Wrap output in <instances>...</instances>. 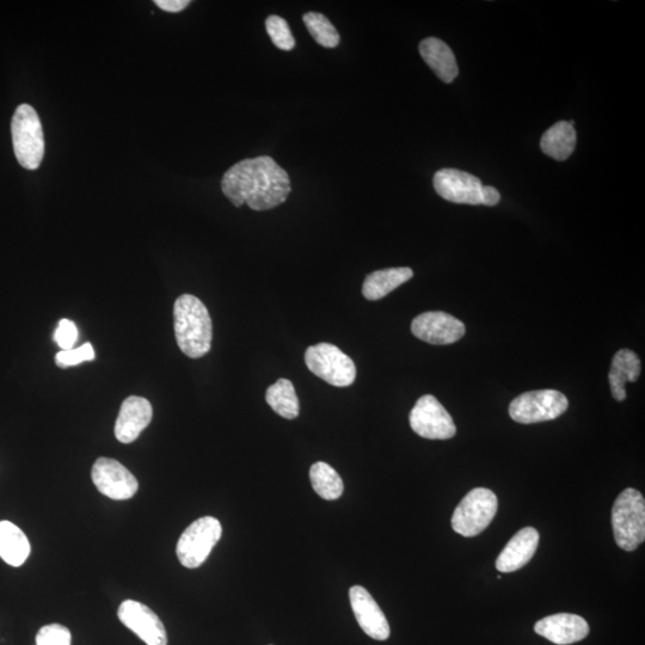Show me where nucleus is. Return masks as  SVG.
<instances>
[{"instance_id": "f8f14e48", "label": "nucleus", "mask_w": 645, "mask_h": 645, "mask_svg": "<svg viewBox=\"0 0 645 645\" xmlns=\"http://www.w3.org/2000/svg\"><path fill=\"white\" fill-rule=\"evenodd\" d=\"M120 622L147 645H168V635L157 614L139 601L125 600L119 607Z\"/></svg>"}, {"instance_id": "1a4fd4ad", "label": "nucleus", "mask_w": 645, "mask_h": 645, "mask_svg": "<svg viewBox=\"0 0 645 645\" xmlns=\"http://www.w3.org/2000/svg\"><path fill=\"white\" fill-rule=\"evenodd\" d=\"M411 429L421 438L429 440L452 439L457 433L452 417L432 395L422 396L411 410Z\"/></svg>"}, {"instance_id": "412c9836", "label": "nucleus", "mask_w": 645, "mask_h": 645, "mask_svg": "<svg viewBox=\"0 0 645 645\" xmlns=\"http://www.w3.org/2000/svg\"><path fill=\"white\" fill-rule=\"evenodd\" d=\"M574 121H559L546 131L540 140L545 155L558 162L567 161L576 146Z\"/></svg>"}, {"instance_id": "ddd939ff", "label": "nucleus", "mask_w": 645, "mask_h": 645, "mask_svg": "<svg viewBox=\"0 0 645 645\" xmlns=\"http://www.w3.org/2000/svg\"><path fill=\"white\" fill-rule=\"evenodd\" d=\"M411 333L417 339L436 346H445L462 340L466 328L462 321L446 312H425L411 323Z\"/></svg>"}, {"instance_id": "6ab92c4d", "label": "nucleus", "mask_w": 645, "mask_h": 645, "mask_svg": "<svg viewBox=\"0 0 645 645\" xmlns=\"http://www.w3.org/2000/svg\"><path fill=\"white\" fill-rule=\"evenodd\" d=\"M420 54L426 64L444 83H452L459 70L452 49L444 41L428 38L420 43Z\"/></svg>"}, {"instance_id": "423d86ee", "label": "nucleus", "mask_w": 645, "mask_h": 645, "mask_svg": "<svg viewBox=\"0 0 645 645\" xmlns=\"http://www.w3.org/2000/svg\"><path fill=\"white\" fill-rule=\"evenodd\" d=\"M305 364L318 378L336 387H347L355 382L354 361L331 343H318L307 348Z\"/></svg>"}, {"instance_id": "20e7f679", "label": "nucleus", "mask_w": 645, "mask_h": 645, "mask_svg": "<svg viewBox=\"0 0 645 645\" xmlns=\"http://www.w3.org/2000/svg\"><path fill=\"white\" fill-rule=\"evenodd\" d=\"M12 144L21 167L27 170L39 169L45 156V137L41 120L29 104L16 109L11 122Z\"/></svg>"}, {"instance_id": "5701e85b", "label": "nucleus", "mask_w": 645, "mask_h": 645, "mask_svg": "<svg viewBox=\"0 0 645 645\" xmlns=\"http://www.w3.org/2000/svg\"><path fill=\"white\" fill-rule=\"evenodd\" d=\"M266 401L276 414L287 420L297 419L300 403L294 385L288 379H279L268 387Z\"/></svg>"}, {"instance_id": "7ed1b4c3", "label": "nucleus", "mask_w": 645, "mask_h": 645, "mask_svg": "<svg viewBox=\"0 0 645 645\" xmlns=\"http://www.w3.org/2000/svg\"><path fill=\"white\" fill-rule=\"evenodd\" d=\"M614 539L620 549L635 551L645 540V501L640 491L620 493L612 509Z\"/></svg>"}, {"instance_id": "9b49d317", "label": "nucleus", "mask_w": 645, "mask_h": 645, "mask_svg": "<svg viewBox=\"0 0 645 645\" xmlns=\"http://www.w3.org/2000/svg\"><path fill=\"white\" fill-rule=\"evenodd\" d=\"M434 188L442 199L463 205H484V186L478 177L456 169H442L434 176Z\"/></svg>"}, {"instance_id": "f03ea898", "label": "nucleus", "mask_w": 645, "mask_h": 645, "mask_svg": "<svg viewBox=\"0 0 645 645\" xmlns=\"http://www.w3.org/2000/svg\"><path fill=\"white\" fill-rule=\"evenodd\" d=\"M175 336L178 347L190 359H199L210 352L213 325L210 312L199 298L183 294L174 306Z\"/></svg>"}, {"instance_id": "f257e3e1", "label": "nucleus", "mask_w": 645, "mask_h": 645, "mask_svg": "<svg viewBox=\"0 0 645 645\" xmlns=\"http://www.w3.org/2000/svg\"><path fill=\"white\" fill-rule=\"evenodd\" d=\"M221 190L236 207L247 204L254 211H268L287 200L290 176L272 157L244 159L225 172Z\"/></svg>"}, {"instance_id": "c85d7f7f", "label": "nucleus", "mask_w": 645, "mask_h": 645, "mask_svg": "<svg viewBox=\"0 0 645 645\" xmlns=\"http://www.w3.org/2000/svg\"><path fill=\"white\" fill-rule=\"evenodd\" d=\"M78 339V329L76 324L69 319H61L57 330H55L54 340L63 350H70L75 347Z\"/></svg>"}, {"instance_id": "a211bd4d", "label": "nucleus", "mask_w": 645, "mask_h": 645, "mask_svg": "<svg viewBox=\"0 0 645 645\" xmlns=\"http://www.w3.org/2000/svg\"><path fill=\"white\" fill-rule=\"evenodd\" d=\"M641 360L635 352L630 349H620L614 355L610 376L611 392L618 402L626 398V387L628 383H635L641 376Z\"/></svg>"}, {"instance_id": "aec40b11", "label": "nucleus", "mask_w": 645, "mask_h": 645, "mask_svg": "<svg viewBox=\"0 0 645 645\" xmlns=\"http://www.w3.org/2000/svg\"><path fill=\"white\" fill-rule=\"evenodd\" d=\"M414 272L408 267L377 270L367 276L362 294L367 300L376 301L395 291L396 288L413 278Z\"/></svg>"}, {"instance_id": "a878e982", "label": "nucleus", "mask_w": 645, "mask_h": 645, "mask_svg": "<svg viewBox=\"0 0 645 645\" xmlns=\"http://www.w3.org/2000/svg\"><path fill=\"white\" fill-rule=\"evenodd\" d=\"M266 28L270 39L274 45L282 51H292L296 47V40H294L290 26L279 16H269L266 21Z\"/></svg>"}, {"instance_id": "b1692460", "label": "nucleus", "mask_w": 645, "mask_h": 645, "mask_svg": "<svg viewBox=\"0 0 645 645\" xmlns=\"http://www.w3.org/2000/svg\"><path fill=\"white\" fill-rule=\"evenodd\" d=\"M310 479L313 490L324 500H339L343 494L342 478L327 463L318 462L313 464L310 469Z\"/></svg>"}, {"instance_id": "393cba45", "label": "nucleus", "mask_w": 645, "mask_h": 645, "mask_svg": "<svg viewBox=\"0 0 645 645\" xmlns=\"http://www.w3.org/2000/svg\"><path fill=\"white\" fill-rule=\"evenodd\" d=\"M305 26L318 45L325 48L339 46L340 34L327 17L318 12H307L303 17Z\"/></svg>"}, {"instance_id": "c756f323", "label": "nucleus", "mask_w": 645, "mask_h": 645, "mask_svg": "<svg viewBox=\"0 0 645 645\" xmlns=\"http://www.w3.org/2000/svg\"><path fill=\"white\" fill-rule=\"evenodd\" d=\"M155 4L159 9L167 12H181L190 4L188 0H156Z\"/></svg>"}, {"instance_id": "cd10ccee", "label": "nucleus", "mask_w": 645, "mask_h": 645, "mask_svg": "<svg viewBox=\"0 0 645 645\" xmlns=\"http://www.w3.org/2000/svg\"><path fill=\"white\" fill-rule=\"evenodd\" d=\"M95 359V350L90 343H85L84 346L70 349L61 350L55 356V362L60 368H67L82 364L84 361H92Z\"/></svg>"}, {"instance_id": "6e6552de", "label": "nucleus", "mask_w": 645, "mask_h": 645, "mask_svg": "<svg viewBox=\"0 0 645 645\" xmlns=\"http://www.w3.org/2000/svg\"><path fill=\"white\" fill-rule=\"evenodd\" d=\"M569 407L568 398L556 390H539L522 393L509 405V415L515 422L532 425L556 420Z\"/></svg>"}, {"instance_id": "f3484780", "label": "nucleus", "mask_w": 645, "mask_h": 645, "mask_svg": "<svg viewBox=\"0 0 645 645\" xmlns=\"http://www.w3.org/2000/svg\"><path fill=\"white\" fill-rule=\"evenodd\" d=\"M539 533L536 528L526 527L515 534L496 559V569L500 573H513L524 568L538 549Z\"/></svg>"}, {"instance_id": "0eeeda50", "label": "nucleus", "mask_w": 645, "mask_h": 645, "mask_svg": "<svg viewBox=\"0 0 645 645\" xmlns=\"http://www.w3.org/2000/svg\"><path fill=\"white\" fill-rule=\"evenodd\" d=\"M223 528L213 516H204L189 525L178 540L176 554L183 567L199 568L218 544Z\"/></svg>"}, {"instance_id": "4468645a", "label": "nucleus", "mask_w": 645, "mask_h": 645, "mask_svg": "<svg viewBox=\"0 0 645 645\" xmlns=\"http://www.w3.org/2000/svg\"><path fill=\"white\" fill-rule=\"evenodd\" d=\"M350 605L354 616L367 636L376 641H386L390 637V625L382 608L364 587L354 586L349 591Z\"/></svg>"}, {"instance_id": "39448f33", "label": "nucleus", "mask_w": 645, "mask_h": 645, "mask_svg": "<svg viewBox=\"0 0 645 645\" xmlns=\"http://www.w3.org/2000/svg\"><path fill=\"white\" fill-rule=\"evenodd\" d=\"M499 508V501L493 491L476 488L466 495L452 516L454 532L471 538L481 534L490 525Z\"/></svg>"}, {"instance_id": "bb28decb", "label": "nucleus", "mask_w": 645, "mask_h": 645, "mask_svg": "<svg viewBox=\"0 0 645 645\" xmlns=\"http://www.w3.org/2000/svg\"><path fill=\"white\" fill-rule=\"evenodd\" d=\"M71 631L61 624H49L40 629L35 645H71Z\"/></svg>"}, {"instance_id": "2eb2a0df", "label": "nucleus", "mask_w": 645, "mask_h": 645, "mask_svg": "<svg viewBox=\"0 0 645 645\" xmlns=\"http://www.w3.org/2000/svg\"><path fill=\"white\" fill-rule=\"evenodd\" d=\"M534 631L552 643L568 645L585 640L589 634V625L577 614L558 613L539 620L534 625Z\"/></svg>"}, {"instance_id": "dca6fc26", "label": "nucleus", "mask_w": 645, "mask_h": 645, "mask_svg": "<svg viewBox=\"0 0 645 645\" xmlns=\"http://www.w3.org/2000/svg\"><path fill=\"white\" fill-rule=\"evenodd\" d=\"M152 416V405L146 398L138 396L126 398L115 423L116 439L122 444H131L150 425Z\"/></svg>"}, {"instance_id": "9d476101", "label": "nucleus", "mask_w": 645, "mask_h": 645, "mask_svg": "<svg viewBox=\"0 0 645 645\" xmlns=\"http://www.w3.org/2000/svg\"><path fill=\"white\" fill-rule=\"evenodd\" d=\"M91 476L97 490L112 500L132 499L139 489L137 478L115 459H97Z\"/></svg>"}, {"instance_id": "4be33fe9", "label": "nucleus", "mask_w": 645, "mask_h": 645, "mask_svg": "<svg viewBox=\"0 0 645 645\" xmlns=\"http://www.w3.org/2000/svg\"><path fill=\"white\" fill-rule=\"evenodd\" d=\"M30 555L29 540L20 527L0 521V558L12 567H21Z\"/></svg>"}]
</instances>
